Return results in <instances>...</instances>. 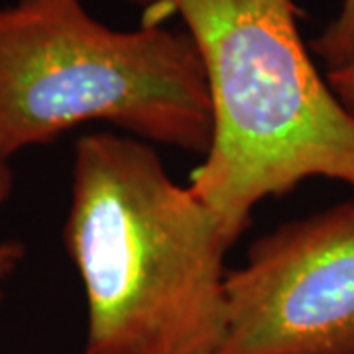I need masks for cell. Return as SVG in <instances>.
<instances>
[{"label": "cell", "mask_w": 354, "mask_h": 354, "mask_svg": "<svg viewBox=\"0 0 354 354\" xmlns=\"http://www.w3.org/2000/svg\"><path fill=\"white\" fill-rule=\"evenodd\" d=\"M64 242L87 297L85 354L218 353L230 246L150 144L77 140Z\"/></svg>", "instance_id": "obj_1"}, {"label": "cell", "mask_w": 354, "mask_h": 354, "mask_svg": "<svg viewBox=\"0 0 354 354\" xmlns=\"http://www.w3.org/2000/svg\"><path fill=\"white\" fill-rule=\"evenodd\" d=\"M130 2L140 4V6H146V8H150V10H156V6H158L160 0H130Z\"/></svg>", "instance_id": "obj_8"}, {"label": "cell", "mask_w": 354, "mask_h": 354, "mask_svg": "<svg viewBox=\"0 0 354 354\" xmlns=\"http://www.w3.org/2000/svg\"><path fill=\"white\" fill-rule=\"evenodd\" d=\"M327 83L339 101L346 106L348 113L354 114V59L344 67L333 69L327 73Z\"/></svg>", "instance_id": "obj_7"}, {"label": "cell", "mask_w": 354, "mask_h": 354, "mask_svg": "<svg viewBox=\"0 0 354 354\" xmlns=\"http://www.w3.org/2000/svg\"><path fill=\"white\" fill-rule=\"evenodd\" d=\"M14 187V174L8 160L0 158V205L10 197ZM24 246L20 242H0V304L4 299V281L14 274L24 258Z\"/></svg>", "instance_id": "obj_6"}, {"label": "cell", "mask_w": 354, "mask_h": 354, "mask_svg": "<svg viewBox=\"0 0 354 354\" xmlns=\"http://www.w3.org/2000/svg\"><path fill=\"white\" fill-rule=\"evenodd\" d=\"M311 50L327 65V69H339L354 59V0H342L337 18L321 36L313 41Z\"/></svg>", "instance_id": "obj_5"}, {"label": "cell", "mask_w": 354, "mask_h": 354, "mask_svg": "<svg viewBox=\"0 0 354 354\" xmlns=\"http://www.w3.org/2000/svg\"><path fill=\"white\" fill-rule=\"evenodd\" d=\"M225 290L216 354H354V201L260 236Z\"/></svg>", "instance_id": "obj_4"}, {"label": "cell", "mask_w": 354, "mask_h": 354, "mask_svg": "<svg viewBox=\"0 0 354 354\" xmlns=\"http://www.w3.org/2000/svg\"><path fill=\"white\" fill-rule=\"evenodd\" d=\"M87 122L207 152L213 114L189 34L158 24L114 30L81 0L0 8V158L48 146Z\"/></svg>", "instance_id": "obj_3"}, {"label": "cell", "mask_w": 354, "mask_h": 354, "mask_svg": "<svg viewBox=\"0 0 354 354\" xmlns=\"http://www.w3.org/2000/svg\"><path fill=\"white\" fill-rule=\"evenodd\" d=\"M201 57L213 136L189 187L228 246L252 211L311 177L354 189V114L319 75L293 0H160Z\"/></svg>", "instance_id": "obj_2"}]
</instances>
